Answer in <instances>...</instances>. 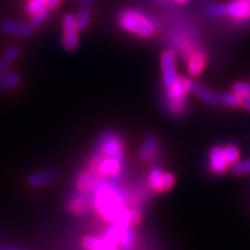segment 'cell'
<instances>
[{"label": "cell", "mask_w": 250, "mask_h": 250, "mask_svg": "<svg viewBox=\"0 0 250 250\" xmlns=\"http://www.w3.org/2000/svg\"><path fill=\"white\" fill-rule=\"evenodd\" d=\"M241 105L243 108H246L247 110L250 111V96L241 98Z\"/></svg>", "instance_id": "cell-29"}, {"label": "cell", "mask_w": 250, "mask_h": 250, "mask_svg": "<svg viewBox=\"0 0 250 250\" xmlns=\"http://www.w3.org/2000/svg\"><path fill=\"white\" fill-rule=\"evenodd\" d=\"M90 18H92V14H90V8L86 7H80L79 11L76 15V21H77V27L79 31L86 30L89 26Z\"/></svg>", "instance_id": "cell-21"}, {"label": "cell", "mask_w": 250, "mask_h": 250, "mask_svg": "<svg viewBox=\"0 0 250 250\" xmlns=\"http://www.w3.org/2000/svg\"><path fill=\"white\" fill-rule=\"evenodd\" d=\"M173 1L177 2V4H184V2H187L188 0H173Z\"/></svg>", "instance_id": "cell-31"}, {"label": "cell", "mask_w": 250, "mask_h": 250, "mask_svg": "<svg viewBox=\"0 0 250 250\" xmlns=\"http://www.w3.org/2000/svg\"><path fill=\"white\" fill-rule=\"evenodd\" d=\"M66 210L68 213L73 215L86 214L89 210H92L90 196L78 191L73 193V195L68 197L66 202Z\"/></svg>", "instance_id": "cell-10"}, {"label": "cell", "mask_w": 250, "mask_h": 250, "mask_svg": "<svg viewBox=\"0 0 250 250\" xmlns=\"http://www.w3.org/2000/svg\"><path fill=\"white\" fill-rule=\"evenodd\" d=\"M233 92L236 93L239 96H241V98L250 96V83H246V81H240V83H234Z\"/></svg>", "instance_id": "cell-26"}, {"label": "cell", "mask_w": 250, "mask_h": 250, "mask_svg": "<svg viewBox=\"0 0 250 250\" xmlns=\"http://www.w3.org/2000/svg\"><path fill=\"white\" fill-rule=\"evenodd\" d=\"M1 30L8 35L30 37L34 35V27L31 24L7 20L1 23Z\"/></svg>", "instance_id": "cell-12"}, {"label": "cell", "mask_w": 250, "mask_h": 250, "mask_svg": "<svg viewBox=\"0 0 250 250\" xmlns=\"http://www.w3.org/2000/svg\"><path fill=\"white\" fill-rule=\"evenodd\" d=\"M232 171L235 175L250 174V160H240L233 165Z\"/></svg>", "instance_id": "cell-27"}, {"label": "cell", "mask_w": 250, "mask_h": 250, "mask_svg": "<svg viewBox=\"0 0 250 250\" xmlns=\"http://www.w3.org/2000/svg\"><path fill=\"white\" fill-rule=\"evenodd\" d=\"M102 180L104 179H103L101 175H99L98 171L94 170L93 168H90L88 166V167L83 168V169L77 175V191L81 193H86V195H90Z\"/></svg>", "instance_id": "cell-7"}, {"label": "cell", "mask_w": 250, "mask_h": 250, "mask_svg": "<svg viewBox=\"0 0 250 250\" xmlns=\"http://www.w3.org/2000/svg\"><path fill=\"white\" fill-rule=\"evenodd\" d=\"M49 14H50L49 13V9H44V11L39 12V13H36L35 15H33V17H31L30 24L34 28H37V27L42 26V24L45 23L46 20H48Z\"/></svg>", "instance_id": "cell-25"}, {"label": "cell", "mask_w": 250, "mask_h": 250, "mask_svg": "<svg viewBox=\"0 0 250 250\" xmlns=\"http://www.w3.org/2000/svg\"><path fill=\"white\" fill-rule=\"evenodd\" d=\"M79 29L77 27L76 17L73 14H66L62 19V48L66 51H74L79 45Z\"/></svg>", "instance_id": "cell-6"}, {"label": "cell", "mask_w": 250, "mask_h": 250, "mask_svg": "<svg viewBox=\"0 0 250 250\" xmlns=\"http://www.w3.org/2000/svg\"><path fill=\"white\" fill-rule=\"evenodd\" d=\"M237 1H242V2H246V4L250 5V0H237Z\"/></svg>", "instance_id": "cell-32"}, {"label": "cell", "mask_w": 250, "mask_h": 250, "mask_svg": "<svg viewBox=\"0 0 250 250\" xmlns=\"http://www.w3.org/2000/svg\"><path fill=\"white\" fill-rule=\"evenodd\" d=\"M117 23L126 33L149 39L155 34L159 22L154 18L149 17L145 12L137 8H126L117 15Z\"/></svg>", "instance_id": "cell-2"}, {"label": "cell", "mask_w": 250, "mask_h": 250, "mask_svg": "<svg viewBox=\"0 0 250 250\" xmlns=\"http://www.w3.org/2000/svg\"><path fill=\"white\" fill-rule=\"evenodd\" d=\"M188 85L186 78H179L173 85L167 87L166 102L167 109L174 115H180L186 111L187 108V93Z\"/></svg>", "instance_id": "cell-4"}, {"label": "cell", "mask_w": 250, "mask_h": 250, "mask_svg": "<svg viewBox=\"0 0 250 250\" xmlns=\"http://www.w3.org/2000/svg\"><path fill=\"white\" fill-rule=\"evenodd\" d=\"M217 102L228 108H237L241 105V96L236 93H224L217 96Z\"/></svg>", "instance_id": "cell-20"}, {"label": "cell", "mask_w": 250, "mask_h": 250, "mask_svg": "<svg viewBox=\"0 0 250 250\" xmlns=\"http://www.w3.org/2000/svg\"><path fill=\"white\" fill-rule=\"evenodd\" d=\"M19 55H20V49L18 46H9L4 51L1 58H0V74L5 73L11 67V65L17 61Z\"/></svg>", "instance_id": "cell-17"}, {"label": "cell", "mask_w": 250, "mask_h": 250, "mask_svg": "<svg viewBox=\"0 0 250 250\" xmlns=\"http://www.w3.org/2000/svg\"><path fill=\"white\" fill-rule=\"evenodd\" d=\"M102 237L109 243V245L118 248V247L121 246L122 228L112 224L111 226H109L107 229H105V232L103 234Z\"/></svg>", "instance_id": "cell-19"}, {"label": "cell", "mask_w": 250, "mask_h": 250, "mask_svg": "<svg viewBox=\"0 0 250 250\" xmlns=\"http://www.w3.org/2000/svg\"><path fill=\"white\" fill-rule=\"evenodd\" d=\"M159 151V142L155 137L149 136L144 140L142 147L139 151V158L143 161H149L154 159V156L158 154Z\"/></svg>", "instance_id": "cell-16"}, {"label": "cell", "mask_w": 250, "mask_h": 250, "mask_svg": "<svg viewBox=\"0 0 250 250\" xmlns=\"http://www.w3.org/2000/svg\"><path fill=\"white\" fill-rule=\"evenodd\" d=\"M210 17H227L239 21L250 20V5L242 1H232L227 4H211L205 8Z\"/></svg>", "instance_id": "cell-3"}, {"label": "cell", "mask_w": 250, "mask_h": 250, "mask_svg": "<svg viewBox=\"0 0 250 250\" xmlns=\"http://www.w3.org/2000/svg\"><path fill=\"white\" fill-rule=\"evenodd\" d=\"M27 1H28V0H27Z\"/></svg>", "instance_id": "cell-33"}, {"label": "cell", "mask_w": 250, "mask_h": 250, "mask_svg": "<svg viewBox=\"0 0 250 250\" xmlns=\"http://www.w3.org/2000/svg\"><path fill=\"white\" fill-rule=\"evenodd\" d=\"M229 164L225 156L224 146H214L208 154V168L214 175H221L228 169Z\"/></svg>", "instance_id": "cell-11"}, {"label": "cell", "mask_w": 250, "mask_h": 250, "mask_svg": "<svg viewBox=\"0 0 250 250\" xmlns=\"http://www.w3.org/2000/svg\"><path fill=\"white\" fill-rule=\"evenodd\" d=\"M162 81L166 87H169L179 79L176 72V54L173 50H166L161 55Z\"/></svg>", "instance_id": "cell-9"}, {"label": "cell", "mask_w": 250, "mask_h": 250, "mask_svg": "<svg viewBox=\"0 0 250 250\" xmlns=\"http://www.w3.org/2000/svg\"><path fill=\"white\" fill-rule=\"evenodd\" d=\"M148 184L155 192H166L175 184V176L171 173H165L160 168H152L148 175Z\"/></svg>", "instance_id": "cell-8"}, {"label": "cell", "mask_w": 250, "mask_h": 250, "mask_svg": "<svg viewBox=\"0 0 250 250\" xmlns=\"http://www.w3.org/2000/svg\"><path fill=\"white\" fill-rule=\"evenodd\" d=\"M205 55L204 52L198 50L188 57V73L191 77H198L205 67Z\"/></svg>", "instance_id": "cell-15"}, {"label": "cell", "mask_w": 250, "mask_h": 250, "mask_svg": "<svg viewBox=\"0 0 250 250\" xmlns=\"http://www.w3.org/2000/svg\"><path fill=\"white\" fill-rule=\"evenodd\" d=\"M56 179H57V173H56L55 170H41L30 174L29 176H28V184H29L30 187L35 188L44 187L54 182Z\"/></svg>", "instance_id": "cell-14"}, {"label": "cell", "mask_w": 250, "mask_h": 250, "mask_svg": "<svg viewBox=\"0 0 250 250\" xmlns=\"http://www.w3.org/2000/svg\"><path fill=\"white\" fill-rule=\"evenodd\" d=\"M48 8V0H28L26 4V12L33 17L39 12L44 11Z\"/></svg>", "instance_id": "cell-23"}, {"label": "cell", "mask_w": 250, "mask_h": 250, "mask_svg": "<svg viewBox=\"0 0 250 250\" xmlns=\"http://www.w3.org/2000/svg\"><path fill=\"white\" fill-rule=\"evenodd\" d=\"M80 6L81 7H86V8H90L93 6L94 0H79Z\"/></svg>", "instance_id": "cell-30"}, {"label": "cell", "mask_w": 250, "mask_h": 250, "mask_svg": "<svg viewBox=\"0 0 250 250\" xmlns=\"http://www.w3.org/2000/svg\"><path fill=\"white\" fill-rule=\"evenodd\" d=\"M62 0H48V8L49 9H55L61 5Z\"/></svg>", "instance_id": "cell-28"}, {"label": "cell", "mask_w": 250, "mask_h": 250, "mask_svg": "<svg viewBox=\"0 0 250 250\" xmlns=\"http://www.w3.org/2000/svg\"><path fill=\"white\" fill-rule=\"evenodd\" d=\"M89 196L92 208L98 212L103 220L109 223H111L114 215L129 202L127 192L105 180H102Z\"/></svg>", "instance_id": "cell-1"}, {"label": "cell", "mask_w": 250, "mask_h": 250, "mask_svg": "<svg viewBox=\"0 0 250 250\" xmlns=\"http://www.w3.org/2000/svg\"><path fill=\"white\" fill-rule=\"evenodd\" d=\"M21 78L13 72H5L0 74V90H8L20 85Z\"/></svg>", "instance_id": "cell-18"}, {"label": "cell", "mask_w": 250, "mask_h": 250, "mask_svg": "<svg viewBox=\"0 0 250 250\" xmlns=\"http://www.w3.org/2000/svg\"><path fill=\"white\" fill-rule=\"evenodd\" d=\"M187 85L188 90L190 93H192L193 95H196L197 98L206 103H217V96L214 95L213 92L208 88H206L201 83H196V81L187 79Z\"/></svg>", "instance_id": "cell-13"}, {"label": "cell", "mask_w": 250, "mask_h": 250, "mask_svg": "<svg viewBox=\"0 0 250 250\" xmlns=\"http://www.w3.org/2000/svg\"><path fill=\"white\" fill-rule=\"evenodd\" d=\"M136 242V234L131 227L122 228V239H121V247L123 249H131Z\"/></svg>", "instance_id": "cell-22"}, {"label": "cell", "mask_w": 250, "mask_h": 250, "mask_svg": "<svg viewBox=\"0 0 250 250\" xmlns=\"http://www.w3.org/2000/svg\"><path fill=\"white\" fill-rule=\"evenodd\" d=\"M225 156H226L227 162L229 165H235L236 162L240 161V151L233 144H228V145L224 146Z\"/></svg>", "instance_id": "cell-24"}, {"label": "cell", "mask_w": 250, "mask_h": 250, "mask_svg": "<svg viewBox=\"0 0 250 250\" xmlns=\"http://www.w3.org/2000/svg\"><path fill=\"white\" fill-rule=\"evenodd\" d=\"M96 153L99 154L110 156V158L120 159L123 160L124 158V145L121 136L112 131H107L101 136L99 140Z\"/></svg>", "instance_id": "cell-5"}]
</instances>
